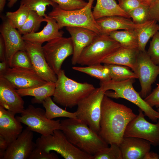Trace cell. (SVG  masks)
I'll return each mask as SVG.
<instances>
[{"label": "cell", "instance_id": "obj_28", "mask_svg": "<svg viewBox=\"0 0 159 159\" xmlns=\"http://www.w3.org/2000/svg\"><path fill=\"white\" fill-rule=\"evenodd\" d=\"M72 69L76 71L85 73L99 80L100 81L111 80L109 69L101 64L88 66L85 67L74 66Z\"/></svg>", "mask_w": 159, "mask_h": 159}, {"label": "cell", "instance_id": "obj_48", "mask_svg": "<svg viewBox=\"0 0 159 159\" xmlns=\"http://www.w3.org/2000/svg\"><path fill=\"white\" fill-rule=\"evenodd\" d=\"M18 0H9L7 4L8 7L11 8L14 6Z\"/></svg>", "mask_w": 159, "mask_h": 159}, {"label": "cell", "instance_id": "obj_19", "mask_svg": "<svg viewBox=\"0 0 159 159\" xmlns=\"http://www.w3.org/2000/svg\"><path fill=\"white\" fill-rule=\"evenodd\" d=\"M150 143L139 138L124 137L119 146L122 159H143L150 151Z\"/></svg>", "mask_w": 159, "mask_h": 159}, {"label": "cell", "instance_id": "obj_43", "mask_svg": "<svg viewBox=\"0 0 159 159\" xmlns=\"http://www.w3.org/2000/svg\"><path fill=\"white\" fill-rule=\"evenodd\" d=\"M9 143L4 139L0 137V159H3Z\"/></svg>", "mask_w": 159, "mask_h": 159}, {"label": "cell", "instance_id": "obj_22", "mask_svg": "<svg viewBox=\"0 0 159 159\" xmlns=\"http://www.w3.org/2000/svg\"><path fill=\"white\" fill-rule=\"evenodd\" d=\"M96 21L102 34L108 35L111 32L119 29H135L144 24H136L130 18L119 16H105Z\"/></svg>", "mask_w": 159, "mask_h": 159}, {"label": "cell", "instance_id": "obj_38", "mask_svg": "<svg viewBox=\"0 0 159 159\" xmlns=\"http://www.w3.org/2000/svg\"><path fill=\"white\" fill-rule=\"evenodd\" d=\"M147 54L152 62L155 64H159V32L152 37Z\"/></svg>", "mask_w": 159, "mask_h": 159}, {"label": "cell", "instance_id": "obj_45", "mask_svg": "<svg viewBox=\"0 0 159 159\" xmlns=\"http://www.w3.org/2000/svg\"><path fill=\"white\" fill-rule=\"evenodd\" d=\"M9 67L6 61L1 62L0 63V76H2Z\"/></svg>", "mask_w": 159, "mask_h": 159}, {"label": "cell", "instance_id": "obj_11", "mask_svg": "<svg viewBox=\"0 0 159 159\" xmlns=\"http://www.w3.org/2000/svg\"><path fill=\"white\" fill-rule=\"evenodd\" d=\"M138 112V114L127 126L124 137L139 138L148 141L154 146H159V120L155 124L151 123L145 119L140 109Z\"/></svg>", "mask_w": 159, "mask_h": 159}, {"label": "cell", "instance_id": "obj_44", "mask_svg": "<svg viewBox=\"0 0 159 159\" xmlns=\"http://www.w3.org/2000/svg\"><path fill=\"white\" fill-rule=\"evenodd\" d=\"M6 49L5 42L3 37L0 35V60L2 62L6 60Z\"/></svg>", "mask_w": 159, "mask_h": 159}, {"label": "cell", "instance_id": "obj_23", "mask_svg": "<svg viewBox=\"0 0 159 159\" xmlns=\"http://www.w3.org/2000/svg\"><path fill=\"white\" fill-rule=\"evenodd\" d=\"M139 51L138 48H128L121 46L105 58L102 63L125 66L134 72Z\"/></svg>", "mask_w": 159, "mask_h": 159}, {"label": "cell", "instance_id": "obj_51", "mask_svg": "<svg viewBox=\"0 0 159 159\" xmlns=\"http://www.w3.org/2000/svg\"><path fill=\"white\" fill-rule=\"evenodd\" d=\"M87 0L89 1V0Z\"/></svg>", "mask_w": 159, "mask_h": 159}, {"label": "cell", "instance_id": "obj_7", "mask_svg": "<svg viewBox=\"0 0 159 159\" xmlns=\"http://www.w3.org/2000/svg\"><path fill=\"white\" fill-rule=\"evenodd\" d=\"M105 91L100 87L78 104L75 112L77 119L85 123L98 134L101 116V105Z\"/></svg>", "mask_w": 159, "mask_h": 159}, {"label": "cell", "instance_id": "obj_9", "mask_svg": "<svg viewBox=\"0 0 159 159\" xmlns=\"http://www.w3.org/2000/svg\"><path fill=\"white\" fill-rule=\"evenodd\" d=\"M16 118L30 130L42 135H52L55 130L62 129L60 120L48 119L45 111L32 105L24 109L20 116H17Z\"/></svg>", "mask_w": 159, "mask_h": 159}, {"label": "cell", "instance_id": "obj_25", "mask_svg": "<svg viewBox=\"0 0 159 159\" xmlns=\"http://www.w3.org/2000/svg\"><path fill=\"white\" fill-rule=\"evenodd\" d=\"M55 88V83L48 82L42 85L36 87L24 89H16L21 97L32 96L34 97L32 100V103H42L47 98L53 96Z\"/></svg>", "mask_w": 159, "mask_h": 159}, {"label": "cell", "instance_id": "obj_34", "mask_svg": "<svg viewBox=\"0 0 159 159\" xmlns=\"http://www.w3.org/2000/svg\"><path fill=\"white\" fill-rule=\"evenodd\" d=\"M150 6L143 4L130 11L128 14L136 24H141L150 20L149 14Z\"/></svg>", "mask_w": 159, "mask_h": 159}, {"label": "cell", "instance_id": "obj_10", "mask_svg": "<svg viewBox=\"0 0 159 159\" xmlns=\"http://www.w3.org/2000/svg\"><path fill=\"white\" fill-rule=\"evenodd\" d=\"M42 48L48 64L57 75L61 69L65 59L73 53L71 37H62L54 39L47 42Z\"/></svg>", "mask_w": 159, "mask_h": 159}, {"label": "cell", "instance_id": "obj_35", "mask_svg": "<svg viewBox=\"0 0 159 159\" xmlns=\"http://www.w3.org/2000/svg\"><path fill=\"white\" fill-rule=\"evenodd\" d=\"M110 147L106 148L92 156V159H122L118 145L112 143Z\"/></svg>", "mask_w": 159, "mask_h": 159}, {"label": "cell", "instance_id": "obj_1", "mask_svg": "<svg viewBox=\"0 0 159 159\" xmlns=\"http://www.w3.org/2000/svg\"><path fill=\"white\" fill-rule=\"evenodd\" d=\"M137 115L130 108L105 95L102 103L98 135L108 144L119 145L127 126Z\"/></svg>", "mask_w": 159, "mask_h": 159}, {"label": "cell", "instance_id": "obj_29", "mask_svg": "<svg viewBox=\"0 0 159 159\" xmlns=\"http://www.w3.org/2000/svg\"><path fill=\"white\" fill-rule=\"evenodd\" d=\"M42 104L45 108L46 117L49 120L62 117L77 119L75 112H70L60 107L55 103L51 97L46 98Z\"/></svg>", "mask_w": 159, "mask_h": 159}, {"label": "cell", "instance_id": "obj_36", "mask_svg": "<svg viewBox=\"0 0 159 159\" xmlns=\"http://www.w3.org/2000/svg\"><path fill=\"white\" fill-rule=\"evenodd\" d=\"M13 67L33 69L30 58L26 50L19 51L14 55L11 65V67Z\"/></svg>", "mask_w": 159, "mask_h": 159}, {"label": "cell", "instance_id": "obj_50", "mask_svg": "<svg viewBox=\"0 0 159 159\" xmlns=\"http://www.w3.org/2000/svg\"><path fill=\"white\" fill-rule=\"evenodd\" d=\"M157 111L159 113V116L158 118V120H159V108H158L157 110Z\"/></svg>", "mask_w": 159, "mask_h": 159}, {"label": "cell", "instance_id": "obj_4", "mask_svg": "<svg viewBox=\"0 0 159 159\" xmlns=\"http://www.w3.org/2000/svg\"><path fill=\"white\" fill-rule=\"evenodd\" d=\"M135 79L122 81L110 80L100 81V87L105 91V95L110 98L126 100L138 107L152 121L157 122L159 116L158 111L148 104L134 88Z\"/></svg>", "mask_w": 159, "mask_h": 159}, {"label": "cell", "instance_id": "obj_2", "mask_svg": "<svg viewBox=\"0 0 159 159\" xmlns=\"http://www.w3.org/2000/svg\"><path fill=\"white\" fill-rule=\"evenodd\" d=\"M61 130L68 140L85 153L94 155L108 147V144L87 125L77 119L60 120Z\"/></svg>", "mask_w": 159, "mask_h": 159}, {"label": "cell", "instance_id": "obj_47", "mask_svg": "<svg viewBox=\"0 0 159 159\" xmlns=\"http://www.w3.org/2000/svg\"><path fill=\"white\" fill-rule=\"evenodd\" d=\"M6 3V0H0V11L2 12L4 9Z\"/></svg>", "mask_w": 159, "mask_h": 159}, {"label": "cell", "instance_id": "obj_49", "mask_svg": "<svg viewBox=\"0 0 159 159\" xmlns=\"http://www.w3.org/2000/svg\"><path fill=\"white\" fill-rule=\"evenodd\" d=\"M145 4L150 6L155 0H141Z\"/></svg>", "mask_w": 159, "mask_h": 159}, {"label": "cell", "instance_id": "obj_37", "mask_svg": "<svg viewBox=\"0 0 159 159\" xmlns=\"http://www.w3.org/2000/svg\"><path fill=\"white\" fill-rule=\"evenodd\" d=\"M58 5L60 9L72 11L84 8L88 2L84 0H51Z\"/></svg>", "mask_w": 159, "mask_h": 159}, {"label": "cell", "instance_id": "obj_46", "mask_svg": "<svg viewBox=\"0 0 159 159\" xmlns=\"http://www.w3.org/2000/svg\"><path fill=\"white\" fill-rule=\"evenodd\" d=\"M159 155L157 153L150 151L144 156L143 159H159Z\"/></svg>", "mask_w": 159, "mask_h": 159}, {"label": "cell", "instance_id": "obj_32", "mask_svg": "<svg viewBox=\"0 0 159 159\" xmlns=\"http://www.w3.org/2000/svg\"><path fill=\"white\" fill-rule=\"evenodd\" d=\"M30 10L27 7L20 5L19 9L14 12H7L6 17L13 25L18 29L24 24L27 19Z\"/></svg>", "mask_w": 159, "mask_h": 159}, {"label": "cell", "instance_id": "obj_13", "mask_svg": "<svg viewBox=\"0 0 159 159\" xmlns=\"http://www.w3.org/2000/svg\"><path fill=\"white\" fill-rule=\"evenodd\" d=\"M2 76L16 89L40 86L47 82L42 79L33 69L21 67H9Z\"/></svg>", "mask_w": 159, "mask_h": 159}, {"label": "cell", "instance_id": "obj_27", "mask_svg": "<svg viewBox=\"0 0 159 159\" xmlns=\"http://www.w3.org/2000/svg\"><path fill=\"white\" fill-rule=\"evenodd\" d=\"M109 35L122 47L138 48V36L135 29L114 31L110 32Z\"/></svg>", "mask_w": 159, "mask_h": 159}, {"label": "cell", "instance_id": "obj_17", "mask_svg": "<svg viewBox=\"0 0 159 159\" xmlns=\"http://www.w3.org/2000/svg\"><path fill=\"white\" fill-rule=\"evenodd\" d=\"M24 101L16 89L8 80L0 76V106L15 115L21 113Z\"/></svg>", "mask_w": 159, "mask_h": 159}, {"label": "cell", "instance_id": "obj_6", "mask_svg": "<svg viewBox=\"0 0 159 159\" xmlns=\"http://www.w3.org/2000/svg\"><path fill=\"white\" fill-rule=\"evenodd\" d=\"M35 144V148L41 151L48 153L55 151L65 159H92V155L71 143L60 130H55L52 135H41Z\"/></svg>", "mask_w": 159, "mask_h": 159}, {"label": "cell", "instance_id": "obj_12", "mask_svg": "<svg viewBox=\"0 0 159 159\" xmlns=\"http://www.w3.org/2000/svg\"><path fill=\"white\" fill-rule=\"evenodd\" d=\"M134 72L140 83L141 90L139 94L145 98L150 93L151 85L159 75V65L152 62L145 50L139 51Z\"/></svg>", "mask_w": 159, "mask_h": 159}, {"label": "cell", "instance_id": "obj_26", "mask_svg": "<svg viewBox=\"0 0 159 159\" xmlns=\"http://www.w3.org/2000/svg\"><path fill=\"white\" fill-rule=\"evenodd\" d=\"M135 30L138 36V49L139 51H144L149 39L158 31L159 25L156 20H150Z\"/></svg>", "mask_w": 159, "mask_h": 159}, {"label": "cell", "instance_id": "obj_8", "mask_svg": "<svg viewBox=\"0 0 159 159\" xmlns=\"http://www.w3.org/2000/svg\"><path fill=\"white\" fill-rule=\"evenodd\" d=\"M121 46L109 35H98L81 53L77 64L87 66L100 64Z\"/></svg>", "mask_w": 159, "mask_h": 159}, {"label": "cell", "instance_id": "obj_18", "mask_svg": "<svg viewBox=\"0 0 159 159\" xmlns=\"http://www.w3.org/2000/svg\"><path fill=\"white\" fill-rule=\"evenodd\" d=\"M66 28L71 35L73 43V53L72 64L75 65L84 49L98 35L91 30L83 27L71 26Z\"/></svg>", "mask_w": 159, "mask_h": 159}, {"label": "cell", "instance_id": "obj_15", "mask_svg": "<svg viewBox=\"0 0 159 159\" xmlns=\"http://www.w3.org/2000/svg\"><path fill=\"white\" fill-rule=\"evenodd\" d=\"M33 133L27 127L14 140L9 143L3 159H29L36 147Z\"/></svg>", "mask_w": 159, "mask_h": 159}, {"label": "cell", "instance_id": "obj_21", "mask_svg": "<svg viewBox=\"0 0 159 159\" xmlns=\"http://www.w3.org/2000/svg\"><path fill=\"white\" fill-rule=\"evenodd\" d=\"M46 18L47 25L39 32L28 34L22 35L25 41L42 44L45 42H49L63 36L64 32L60 29L56 21L48 16Z\"/></svg>", "mask_w": 159, "mask_h": 159}, {"label": "cell", "instance_id": "obj_5", "mask_svg": "<svg viewBox=\"0 0 159 159\" xmlns=\"http://www.w3.org/2000/svg\"><path fill=\"white\" fill-rule=\"evenodd\" d=\"M94 0H89L84 8L72 11L63 10L57 5L53 7L48 16L56 21L60 29L64 27H82L91 30L98 35L102 34L92 14V8Z\"/></svg>", "mask_w": 159, "mask_h": 159}, {"label": "cell", "instance_id": "obj_33", "mask_svg": "<svg viewBox=\"0 0 159 159\" xmlns=\"http://www.w3.org/2000/svg\"><path fill=\"white\" fill-rule=\"evenodd\" d=\"M20 4L44 17L47 16L45 14L47 6L51 5L54 7L57 5L51 0H21Z\"/></svg>", "mask_w": 159, "mask_h": 159}, {"label": "cell", "instance_id": "obj_3", "mask_svg": "<svg viewBox=\"0 0 159 159\" xmlns=\"http://www.w3.org/2000/svg\"><path fill=\"white\" fill-rule=\"evenodd\" d=\"M57 75L53 100L63 107L72 108L77 105L95 88L91 84L78 82L69 78L63 70L61 69Z\"/></svg>", "mask_w": 159, "mask_h": 159}, {"label": "cell", "instance_id": "obj_40", "mask_svg": "<svg viewBox=\"0 0 159 159\" xmlns=\"http://www.w3.org/2000/svg\"><path fill=\"white\" fill-rule=\"evenodd\" d=\"M144 99L151 107L159 108V84Z\"/></svg>", "mask_w": 159, "mask_h": 159}, {"label": "cell", "instance_id": "obj_16", "mask_svg": "<svg viewBox=\"0 0 159 159\" xmlns=\"http://www.w3.org/2000/svg\"><path fill=\"white\" fill-rule=\"evenodd\" d=\"M0 32L5 44L6 60L11 67L12 59L18 51L25 50V41L21 35L6 17L3 20L1 25Z\"/></svg>", "mask_w": 159, "mask_h": 159}, {"label": "cell", "instance_id": "obj_31", "mask_svg": "<svg viewBox=\"0 0 159 159\" xmlns=\"http://www.w3.org/2000/svg\"><path fill=\"white\" fill-rule=\"evenodd\" d=\"M109 69L111 80L122 81L138 79L137 74L127 67L115 64H104Z\"/></svg>", "mask_w": 159, "mask_h": 159}, {"label": "cell", "instance_id": "obj_20", "mask_svg": "<svg viewBox=\"0 0 159 159\" xmlns=\"http://www.w3.org/2000/svg\"><path fill=\"white\" fill-rule=\"evenodd\" d=\"M15 115L0 106V137L9 143L16 139L23 130L21 123Z\"/></svg>", "mask_w": 159, "mask_h": 159}, {"label": "cell", "instance_id": "obj_39", "mask_svg": "<svg viewBox=\"0 0 159 159\" xmlns=\"http://www.w3.org/2000/svg\"><path fill=\"white\" fill-rule=\"evenodd\" d=\"M118 1L120 7L127 14L141 5L144 4L141 0H118Z\"/></svg>", "mask_w": 159, "mask_h": 159}, {"label": "cell", "instance_id": "obj_24", "mask_svg": "<svg viewBox=\"0 0 159 159\" xmlns=\"http://www.w3.org/2000/svg\"><path fill=\"white\" fill-rule=\"evenodd\" d=\"M92 11L96 20L104 17L112 16L130 18L128 14L124 11L114 0H97Z\"/></svg>", "mask_w": 159, "mask_h": 159}, {"label": "cell", "instance_id": "obj_14", "mask_svg": "<svg viewBox=\"0 0 159 159\" xmlns=\"http://www.w3.org/2000/svg\"><path fill=\"white\" fill-rule=\"evenodd\" d=\"M25 50L30 58L33 69L43 80L55 83L57 75L48 64L44 55L42 44L25 41Z\"/></svg>", "mask_w": 159, "mask_h": 159}, {"label": "cell", "instance_id": "obj_30", "mask_svg": "<svg viewBox=\"0 0 159 159\" xmlns=\"http://www.w3.org/2000/svg\"><path fill=\"white\" fill-rule=\"evenodd\" d=\"M46 18L39 15L36 11L30 10L29 16L24 25L18 30L21 35L37 32L41 23L46 22Z\"/></svg>", "mask_w": 159, "mask_h": 159}, {"label": "cell", "instance_id": "obj_41", "mask_svg": "<svg viewBox=\"0 0 159 159\" xmlns=\"http://www.w3.org/2000/svg\"><path fill=\"white\" fill-rule=\"evenodd\" d=\"M57 154L53 153H49L43 152L35 148L29 158V159H58Z\"/></svg>", "mask_w": 159, "mask_h": 159}, {"label": "cell", "instance_id": "obj_42", "mask_svg": "<svg viewBox=\"0 0 159 159\" xmlns=\"http://www.w3.org/2000/svg\"><path fill=\"white\" fill-rule=\"evenodd\" d=\"M150 20H154L159 22V0H155L149 7Z\"/></svg>", "mask_w": 159, "mask_h": 159}]
</instances>
